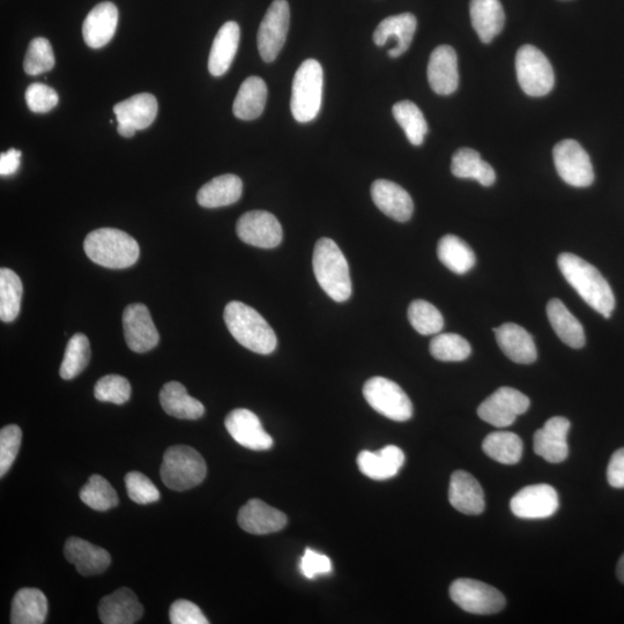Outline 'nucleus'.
<instances>
[{"label": "nucleus", "mask_w": 624, "mask_h": 624, "mask_svg": "<svg viewBox=\"0 0 624 624\" xmlns=\"http://www.w3.org/2000/svg\"><path fill=\"white\" fill-rule=\"evenodd\" d=\"M312 265L319 286L333 301L343 303L351 299L352 280L348 262L336 242L326 237L318 240Z\"/></svg>", "instance_id": "obj_4"}, {"label": "nucleus", "mask_w": 624, "mask_h": 624, "mask_svg": "<svg viewBox=\"0 0 624 624\" xmlns=\"http://www.w3.org/2000/svg\"><path fill=\"white\" fill-rule=\"evenodd\" d=\"M516 71L520 87L533 98L547 95L554 87L555 76L551 63L538 48L530 44L518 50Z\"/></svg>", "instance_id": "obj_8"}, {"label": "nucleus", "mask_w": 624, "mask_h": 624, "mask_svg": "<svg viewBox=\"0 0 624 624\" xmlns=\"http://www.w3.org/2000/svg\"><path fill=\"white\" fill-rule=\"evenodd\" d=\"M243 182L233 174L213 178L198 191L197 202L205 208H219L233 205L242 197Z\"/></svg>", "instance_id": "obj_30"}, {"label": "nucleus", "mask_w": 624, "mask_h": 624, "mask_svg": "<svg viewBox=\"0 0 624 624\" xmlns=\"http://www.w3.org/2000/svg\"><path fill=\"white\" fill-rule=\"evenodd\" d=\"M99 615L104 624H133L143 618L144 607L135 592L123 588L101 600Z\"/></svg>", "instance_id": "obj_24"}, {"label": "nucleus", "mask_w": 624, "mask_h": 624, "mask_svg": "<svg viewBox=\"0 0 624 624\" xmlns=\"http://www.w3.org/2000/svg\"><path fill=\"white\" fill-rule=\"evenodd\" d=\"M236 233L242 242L260 249L277 248L284 237L278 219L266 211L243 214L237 221Z\"/></svg>", "instance_id": "obj_13"}, {"label": "nucleus", "mask_w": 624, "mask_h": 624, "mask_svg": "<svg viewBox=\"0 0 624 624\" xmlns=\"http://www.w3.org/2000/svg\"><path fill=\"white\" fill-rule=\"evenodd\" d=\"M557 264L570 286L605 318H611L615 308V297L611 286L596 267L572 254H561Z\"/></svg>", "instance_id": "obj_1"}, {"label": "nucleus", "mask_w": 624, "mask_h": 624, "mask_svg": "<svg viewBox=\"0 0 624 624\" xmlns=\"http://www.w3.org/2000/svg\"><path fill=\"white\" fill-rule=\"evenodd\" d=\"M25 99L28 108L33 113L47 114L57 106L59 96L55 89L47 85L35 83L27 88Z\"/></svg>", "instance_id": "obj_49"}, {"label": "nucleus", "mask_w": 624, "mask_h": 624, "mask_svg": "<svg viewBox=\"0 0 624 624\" xmlns=\"http://www.w3.org/2000/svg\"><path fill=\"white\" fill-rule=\"evenodd\" d=\"M84 249L93 263L113 270L128 269L137 263L140 255L138 242L115 228H100L89 233Z\"/></svg>", "instance_id": "obj_3"}, {"label": "nucleus", "mask_w": 624, "mask_h": 624, "mask_svg": "<svg viewBox=\"0 0 624 624\" xmlns=\"http://www.w3.org/2000/svg\"><path fill=\"white\" fill-rule=\"evenodd\" d=\"M64 555L83 576L103 574L111 563L110 554L106 549L80 538L72 537L66 541Z\"/></svg>", "instance_id": "obj_22"}, {"label": "nucleus", "mask_w": 624, "mask_h": 624, "mask_svg": "<svg viewBox=\"0 0 624 624\" xmlns=\"http://www.w3.org/2000/svg\"><path fill=\"white\" fill-rule=\"evenodd\" d=\"M226 429L236 443L252 451H267L273 447V438L265 432L258 416L245 408H237L227 415Z\"/></svg>", "instance_id": "obj_16"}, {"label": "nucleus", "mask_w": 624, "mask_h": 624, "mask_svg": "<svg viewBox=\"0 0 624 624\" xmlns=\"http://www.w3.org/2000/svg\"><path fill=\"white\" fill-rule=\"evenodd\" d=\"M24 286L18 274L3 267L0 270V319L11 323L20 314Z\"/></svg>", "instance_id": "obj_39"}, {"label": "nucleus", "mask_w": 624, "mask_h": 624, "mask_svg": "<svg viewBox=\"0 0 624 624\" xmlns=\"http://www.w3.org/2000/svg\"><path fill=\"white\" fill-rule=\"evenodd\" d=\"M89 360H91V345L88 338L83 333L74 334L66 346L59 375L65 381L73 380L83 373Z\"/></svg>", "instance_id": "obj_41"}, {"label": "nucleus", "mask_w": 624, "mask_h": 624, "mask_svg": "<svg viewBox=\"0 0 624 624\" xmlns=\"http://www.w3.org/2000/svg\"><path fill=\"white\" fill-rule=\"evenodd\" d=\"M559 495L549 485L540 484L520 489L512 497V514L522 519H544L552 517L559 509Z\"/></svg>", "instance_id": "obj_15"}, {"label": "nucleus", "mask_w": 624, "mask_h": 624, "mask_svg": "<svg viewBox=\"0 0 624 624\" xmlns=\"http://www.w3.org/2000/svg\"><path fill=\"white\" fill-rule=\"evenodd\" d=\"M300 570L308 579H315L319 575H328L332 572L330 557L307 548L301 557Z\"/></svg>", "instance_id": "obj_51"}, {"label": "nucleus", "mask_w": 624, "mask_h": 624, "mask_svg": "<svg viewBox=\"0 0 624 624\" xmlns=\"http://www.w3.org/2000/svg\"><path fill=\"white\" fill-rule=\"evenodd\" d=\"M607 480L613 488H624V448L615 451L609 460Z\"/></svg>", "instance_id": "obj_52"}, {"label": "nucleus", "mask_w": 624, "mask_h": 624, "mask_svg": "<svg viewBox=\"0 0 624 624\" xmlns=\"http://www.w3.org/2000/svg\"><path fill=\"white\" fill-rule=\"evenodd\" d=\"M240 36V26L235 21H228L219 29L208 58V71L213 77H222L228 72L239 49Z\"/></svg>", "instance_id": "obj_28"}, {"label": "nucleus", "mask_w": 624, "mask_h": 624, "mask_svg": "<svg viewBox=\"0 0 624 624\" xmlns=\"http://www.w3.org/2000/svg\"><path fill=\"white\" fill-rule=\"evenodd\" d=\"M95 398L103 403L123 405L131 397V384L120 375H108L101 378L95 385Z\"/></svg>", "instance_id": "obj_46"}, {"label": "nucleus", "mask_w": 624, "mask_h": 624, "mask_svg": "<svg viewBox=\"0 0 624 624\" xmlns=\"http://www.w3.org/2000/svg\"><path fill=\"white\" fill-rule=\"evenodd\" d=\"M48 615V600L37 589H21L14 596L11 609L12 624H42Z\"/></svg>", "instance_id": "obj_35"}, {"label": "nucleus", "mask_w": 624, "mask_h": 624, "mask_svg": "<svg viewBox=\"0 0 624 624\" xmlns=\"http://www.w3.org/2000/svg\"><path fill=\"white\" fill-rule=\"evenodd\" d=\"M450 597L465 612L478 615L499 613L507 604L499 590L470 578H460L453 582Z\"/></svg>", "instance_id": "obj_9"}, {"label": "nucleus", "mask_w": 624, "mask_h": 624, "mask_svg": "<svg viewBox=\"0 0 624 624\" xmlns=\"http://www.w3.org/2000/svg\"><path fill=\"white\" fill-rule=\"evenodd\" d=\"M225 323L237 343L257 354L276 351L278 340L270 324L254 308L232 301L225 308Z\"/></svg>", "instance_id": "obj_2"}, {"label": "nucleus", "mask_w": 624, "mask_h": 624, "mask_svg": "<svg viewBox=\"0 0 624 624\" xmlns=\"http://www.w3.org/2000/svg\"><path fill=\"white\" fill-rule=\"evenodd\" d=\"M418 21L412 13H401L384 19L374 33L376 46L383 47L390 39L397 42L396 48L389 50V56L397 58L411 47Z\"/></svg>", "instance_id": "obj_26"}, {"label": "nucleus", "mask_w": 624, "mask_h": 624, "mask_svg": "<svg viewBox=\"0 0 624 624\" xmlns=\"http://www.w3.org/2000/svg\"><path fill=\"white\" fill-rule=\"evenodd\" d=\"M371 198L380 210L389 218L406 222L414 212L413 199L404 188L395 182L377 180L371 185Z\"/></svg>", "instance_id": "obj_20"}, {"label": "nucleus", "mask_w": 624, "mask_h": 624, "mask_svg": "<svg viewBox=\"0 0 624 624\" xmlns=\"http://www.w3.org/2000/svg\"><path fill=\"white\" fill-rule=\"evenodd\" d=\"M428 81L438 95H450L459 85L458 58L450 46L437 47L430 55Z\"/></svg>", "instance_id": "obj_19"}, {"label": "nucleus", "mask_w": 624, "mask_h": 624, "mask_svg": "<svg viewBox=\"0 0 624 624\" xmlns=\"http://www.w3.org/2000/svg\"><path fill=\"white\" fill-rule=\"evenodd\" d=\"M616 575H618V578L620 579L621 583L624 584V554L622 555L618 563V568H616Z\"/></svg>", "instance_id": "obj_55"}, {"label": "nucleus", "mask_w": 624, "mask_h": 624, "mask_svg": "<svg viewBox=\"0 0 624 624\" xmlns=\"http://www.w3.org/2000/svg\"><path fill=\"white\" fill-rule=\"evenodd\" d=\"M482 450L497 463L515 465L522 459L524 445L514 433L496 432L485 438Z\"/></svg>", "instance_id": "obj_38"}, {"label": "nucleus", "mask_w": 624, "mask_h": 624, "mask_svg": "<svg viewBox=\"0 0 624 624\" xmlns=\"http://www.w3.org/2000/svg\"><path fill=\"white\" fill-rule=\"evenodd\" d=\"M408 321L422 336H432L444 328L443 316L432 303L416 300L408 307Z\"/></svg>", "instance_id": "obj_43"}, {"label": "nucleus", "mask_w": 624, "mask_h": 624, "mask_svg": "<svg viewBox=\"0 0 624 624\" xmlns=\"http://www.w3.org/2000/svg\"><path fill=\"white\" fill-rule=\"evenodd\" d=\"M470 14L482 42L490 43L502 32L505 14L500 0H471Z\"/></svg>", "instance_id": "obj_31"}, {"label": "nucleus", "mask_w": 624, "mask_h": 624, "mask_svg": "<svg viewBox=\"0 0 624 624\" xmlns=\"http://www.w3.org/2000/svg\"><path fill=\"white\" fill-rule=\"evenodd\" d=\"M471 353V345L459 334L441 333L430 341V354L438 361L460 362L466 360Z\"/></svg>", "instance_id": "obj_44"}, {"label": "nucleus", "mask_w": 624, "mask_h": 624, "mask_svg": "<svg viewBox=\"0 0 624 624\" xmlns=\"http://www.w3.org/2000/svg\"><path fill=\"white\" fill-rule=\"evenodd\" d=\"M363 396L377 413L397 422L410 420L413 404L400 386L385 377L370 378L363 386Z\"/></svg>", "instance_id": "obj_7"}, {"label": "nucleus", "mask_w": 624, "mask_h": 624, "mask_svg": "<svg viewBox=\"0 0 624 624\" xmlns=\"http://www.w3.org/2000/svg\"><path fill=\"white\" fill-rule=\"evenodd\" d=\"M529 407L530 399L524 393L503 386L479 406L478 415L489 425L505 428L511 426Z\"/></svg>", "instance_id": "obj_12"}, {"label": "nucleus", "mask_w": 624, "mask_h": 624, "mask_svg": "<svg viewBox=\"0 0 624 624\" xmlns=\"http://www.w3.org/2000/svg\"><path fill=\"white\" fill-rule=\"evenodd\" d=\"M207 474L205 459L188 445L169 448L161 465L160 475L169 489L185 492L202 484Z\"/></svg>", "instance_id": "obj_5"}, {"label": "nucleus", "mask_w": 624, "mask_h": 624, "mask_svg": "<svg viewBox=\"0 0 624 624\" xmlns=\"http://www.w3.org/2000/svg\"><path fill=\"white\" fill-rule=\"evenodd\" d=\"M118 24L115 4L104 2L88 13L83 25V36L89 48L100 49L113 40Z\"/></svg>", "instance_id": "obj_23"}, {"label": "nucleus", "mask_w": 624, "mask_h": 624, "mask_svg": "<svg viewBox=\"0 0 624 624\" xmlns=\"http://www.w3.org/2000/svg\"><path fill=\"white\" fill-rule=\"evenodd\" d=\"M570 426V421L562 416L549 419L545 426L534 434V452L548 463L564 462L569 455L567 437Z\"/></svg>", "instance_id": "obj_17"}, {"label": "nucleus", "mask_w": 624, "mask_h": 624, "mask_svg": "<svg viewBox=\"0 0 624 624\" xmlns=\"http://www.w3.org/2000/svg\"><path fill=\"white\" fill-rule=\"evenodd\" d=\"M160 403L168 415L177 419L198 420L205 413L204 405L191 397L185 386L178 382H169L163 386Z\"/></svg>", "instance_id": "obj_32"}, {"label": "nucleus", "mask_w": 624, "mask_h": 624, "mask_svg": "<svg viewBox=\"0 0 624 624\" xmlns=\"http://www.w3.org/2000/svg\"><path fill=\"white\" fill-rule=\"evenodd\" d=\"M125 486L130 499L135 503L145 505L160 500L159 489L143 473L133 471L126 474Z\"/></svg>", "instance_id": "obj_47"}, {"label": "nucleus", "mask_w": 624, "mask_h": 624, "mask_svg": "<svg viewBox=\"0 0 624 624\" xmlns=\"http://www.w3.org/2000/svg\"><path fill=\"white\" fill-rule=\"evenodd\" d=\"M158 110V101L154 95L148 93L133 95L114 107L117 123L129 125L137 131L151 126L158 115Z\"/></svg>", "instance_id": "obj_29"}, {"label": "nucleus", "mask_w": 624, "mask_h": 624, "mask_svg": "<svg viewBox=\"0 0 624 624\" xmlns=\"http://www.w3.org/2000/svg\"><path fill=\"white\" fill-rule=\"evenodd\" d=\"M497 344L511 361L519 364H531L538 358L533 337L522 326L507 323L494 329Z\"/></svg>", "instance_id": "obj_27"}, {"label": "nucleus", "mask_w": 624, "mask_h": 624, "mask_svg": "<svg viewBox=\"0 0 624 624\" xmlns=\"http://www.w3.org/2000/svg\"><path fill=\"white\" fill-rule=\"evenodd\" d=\"M117 131L122 137L131 138L136 135L137 130L131 128L129 125L118 124Z\"/></svg>", "instance_id": "obj_54"}, {"label": "nucleus", "mask_w": 624, "mask_h": 624, "mask_svg": "<svg viewBox=\"0 0 624 624\" xmlns=\"http://www.w3.org/2000/svg\"><path fill=\"white\" fill-rule=\"evenodd\" d=\"M405 464V453L396 445H388L380 451H361L358 466L369 479L384 481L395 478Z\"/></svg>", "instance_id": "obj_25"}, {"label": "nucleus", "mask_w": 624, "mask_h": 624, "mask_svg": "<svg viewBox=\"0 0 624 624\" xmlns=\"http://www.w3.org/2000/svg\"><path fill=\"white\" fill-rule=\"evenodd\" d=\"M237 522L243 531L265 536L284 529L287 516L262 500L252 499L240 509Z\"/></svg>", "instance_id": "obj_18"}, {"label": "nucleus", "mask_w": 624, "mask_h": 624, "mask_svg": "<svg viewBox=\"0 0 624 624\" xmlns=\"http://www.w3.org/2000/svg\"><path fill=\"white\" fill-rule=\"evenodd\" d=\"M557 173L564 182L575 188H586L594 181L590 156L576 140H563L553 151Z\"/></svg>", "instance_id": "obj_11"}, {"label": "nucleus", "mask_w": 624, "mask_h": 624, "mask_svg": "<svg viewBox=\"0 0 624 624\" xmlns=\"http://www.w3.org/2000/svg\"><path fill=\"white\" fill-rule=\"evenodd\" d=\"M21 165V152L16 148L0 155V175L11 176L18 172Z\"/></svg>", "instance_id": "obj_53"}, {"label": "nucleus", "mask_w": 624, "mask_h": 624, "mask_svg": "<svg viewBox=\"0 0 624 624\" xmlns=\"http://www.w3.org/2000/svg\"><path fill=\"white\" fill-rule=\"evenodd\" d=\"M289 24H291V9L287 0H274L260 24L257 35L259 54L266 63L276 61L281 49L284 48Z\"/></svg>", "instance_id": "obj_10"}, {"label": "nucleus", "mask_w": 624, "mask_h": 624, "mask_svg": "<svg viewBox=\"0 0 624 624\" xmlns=\"http://www.w3.org/2000/svg\"><path fill=\"white\" fill-rule=\"evenodd\" d=\"M437 256L441 263L459 276L470 272L477 258L464 240L456 235H445L438 242Z\"/></svg>", "instance_id": "obj_37"}, {"label": "nucleus", "mask_w": 624, "mask_h": 624, "mask_svg": "<svg viewBox=\"0 0 624 624\" xmlns=\"http://www.w3.org/2000/svg\"><path fill=\"white\" fill-rule=\"evenodd\" d=\"M449 501L462 514L478 516L485 511V494L477 479L465 471L452 474Z\"/></svg>", "instance_id": "obj_21"}, {"label": "nucleus", "mask_w": 624, "mask_h": 624, "mask_svg": "<svg viewBox=\"0 0 624 624\" xmlns=\"http://www.w3.org/2000/svg\"><path fill=\"white\" fill-rule=\"evenodd\" d=\"M55 66V55L50 42L44 37H36L27 50L24 70L29 76H40Z\"/></svg>", "instance_id": "obj_45"}, {"label": "nucleus", "mask_w": 624, "mask_h": 624, "mask_svg": "<svg viewBox=\"0 0 624 624\" xmlns=\"http://www.w3.org/2000/svg\"><path fill=\"white\" fill-rule=\"evenodd\" d=\"M547 316L557 337L572 348L585 346V333L581 323L571 314L564 303L553 299L547 304Z\"/></svg>", "instance_id": "obj_33"}, {"label": "nucleus", "mask_w": 624, "mask_h": 624, "mask_svg": "<svg viewBox=\"0 0 624 624\" xmlns=\"http://www.w3.org/2000/svg\"><path fill=\"white\" fill-rule=\"evenodd\" d=\"M80 499L87 507L96 511H107L117 507L118 495L109 481L94 474L80 490Z\"/></svg>", "instance_id": "obj_42"}, {"label": "nucleus", "mask_w": 624, "mask_h": 624, "mask_svg": "<svg viewBox=\"0 0 624 624\" xmlns=\"http://www.w3.org/2000/svg\"><path fill=\"white\" fill-rule=\"evenodd\" d=\"M169 619L173 624H207V620L196 604L189 600L178 599L170 606Z\"/></svg>", "instance_id": "obj_50"}, {"label": "nucleus", "mask_w": 624, "mask_h": 624, "mask_svg": "<svg viewBox=\"0 0 624 624\" xmlns=\"http://www.w3.org/2000/svg\"><path fill=\"white\" fill-rule=\"evenodd\" d=\"M392 113L410 143L414 146L422 145L428 132V124L420 108L411 101H400L393 106Z\"/></svg>", "instance_id": "obj_40"}, {"label": "nucleus", "mask_w": 624, "mask_h": 624, "mask_svg": "<svg viewBox=\"0 0 624 624\" xmlns=\"http://www.w3.org/2000/svg\"><path fill=\"white\" fill-rule=\"evenodd\" d=\"M126 344L132 352L146 353L158 346L160 334L156 330L151 312L144 304L132 303L123 314Z\"/></svg>", "instance_id": "obj_14"}, {"label": "nucleus", "mask_w": 624, "mask_h": 624, "mask_svg": "<svg viewBox=\"0 0 624 624\" xmlns=\"http://www.w3.org/2000/svg\"><path fill=\"white\" fill-rule=\"evenodd\" d=\"M267 100V86L259 77L243 81L234 101V115L242 121H254L263 114Z\"/></svg>", "instance_id": "obj_34"}, {"label": "nucleus", "mask_w": 624, "mask_h": 624, "mask_svg": "<svg viewBox=\"0 0 624 624\" xmlns=\"http://www.w3.org/2000/svg\"><path fill=\"white\" fill-rule=\"evenodd\" d=\"M22 441V432L17 425H10L0 430V477L10 471L16 462Z\"/></svg>", "instance_id": "obj_48"}, {"label": "nucleus", "mask_w": 624, "mask_h": 624, "mask_svg": "<svg viewBox=\"0 0 624 624\" xmlns=\"http://www.w3.org/2000/svg\"><path fill=\"white\" fill-rule=\"evenodd\" d=\"M324 73L321 63L316 59H307L296 71L291 110L295 121L309 123L314 121L322 107Z\"/></svg>", "instance_id": "obj_6"}, {"label": "nucleus", "mask_w": 624, "mask_h": 624, "mask_svg": "<svg viewBox=\"0 0 624 624\" xmlns=\"http://www.w3.org/2000/svg\"><path fill=\"white\" fill-rule=\"evenodd\" d=\"M451 172L458 178H472L484 187H492L496 181L493 167L472 148H460L452 156Z\"/></svg>", "instance_id": "obj_36"}]
</instances>
